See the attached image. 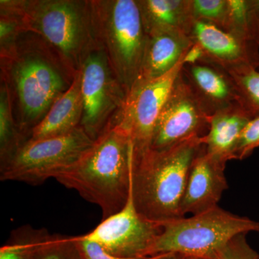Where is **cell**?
I'll use <instances>...</instances> for the list:
<instances>
[{
    "mask_svg": "<svg viewBox=\"0 0 259 259\" xmlns=\"http://www.w3.org/2000/svg\"><path fill=\"white\" fill-rule=\"evenodd\" d=\"M134 153L128 138L110 125L77 161L54 179L99 206L105 220L120 211L128 200Z\"/></svg>",
    "mask_w": 259,
    "mask_h": 259,
    "instance_id": "cell-1",
    "label": "cell"
},
{
    "mask_svg": "<svg viewBox=\"0 0 259 259\" xmlns=\"http://www.w3.org/2000/svg\"><path fill=\"white\" fill-rule=\"evenodd\" d=\"M193 138L165 150L134 153L133 199L146 219L162 223L180 218V206L192 162L204 146Z\"/></svg>",
    "mask_w": 259,
    "mask_h": 259,
    "instance_id": "cell-2",
    "label": "cell"
},
{
    "mask_svg": "<svg viewBox=\"0 0 259 259\" xmlns=\"http://www.w3.org/2000/svg\"><path fill=\"white\" fill-rule=\"evenodd\" d=\"M153 255L178 253L191 258L216 259L232 238L242 233L259 232V222L232 214L216 207L190 218H180L161 224Z\"/></svg>",
    "mask_w": 259,
    "mask_h": 259,
    "instance_id": "cell-3",
    "label": "cell"
},
{
    "mask_svg": "<svg viewBox=\"0 0 259 259\" xmlns=\"http://www.w3.org/2000/svg\"><path fill=\"white\" fill-rule=\"evenodd\" d=\"M94 141L81 127L63 136L29 140L1 166L0 179L40 185L71 166Z\"/></svg>",
    "mask_w": 259,
    "mask_h": 259,
    "instance_id": "cell-4",
    "label": "cell"
},
{
    "mask_svg": "<svg viewBox=\"0 0 259 259\" xmlns=\"http://www.w3.org/2000/svg\"><path fill=\"white\" fill-rule=\"evenodd\" d=\"M184 59L163 76L138 80L126 95L122 113L111 125L128 138L135 153L151 147L155 126L185 65Z\"/></svg>",
    "mask_w": 259,
    "mask_h": 259,
    "instance_id": "cell-5",
    "label": "cell"
},
{
    "mask_svg": "<svg viewBox=\"0 0 259 259\" xmlns=\"http://www.w3.org/2000/svg\"><path fill=\"white\" fill-rule=\"evenodd\" d=\"M108 15L109 47L117 75L127 95L141 74L148 35L138 2H112Z\"/></svg>",
    "mask_w": 259,
    "mask_h": 259,
    "instance_id": "cell-6",
    "label": "cell"
},
{
    "mask_svg": "<svg viewBox=\"0 0 259 259\" xmlns=\"http://www.w3.org/2000/svg\"><path fill=\"white\" fill-rule=\"evenodd\" d=\"M211 117L182 70L158 117L150 148L168 149L187 140L204 137Z\"/></svg>",
    "mask_w": 259,
    "mask_h": 259,
    "instance_id": "cell-7",
    "label": "cell"
},
{
    "mask_svg": "<svg viewBox=\"0 0 259 259\" xmlns=\"http://www.w3.org/2000/svg\"><path fill=\"white\" fill-rule=\"evenodd\" d=\"M161 231V224L146 219L138 212L131 190L123 208L102 220L93 231L82 236L115 256L141 259L152 256L153 245Z\"/></svg>",
    "mask_w": 259,
    "mask_h": 259,
    "instance_id": "cell-8",
    "label": "cell"
},
{
    "mask_svg": "<svg viewBox=\"0 0 259 259\" xmlns=\"http://www.w3.org/2000/svg\"><path fill=\"white\" fill-rule=\"evenodd\" d=\"M194 44L204 51L202 60L227 70L259 66V45L226 31L209 22L195 20L192 35Z\"/></svg>",
    "mask_w": 259,
    "mask_h": 259,
    "instance_id": "cell-9",
    "label": "cell"
},
{
    "mask_svg": "<svg viewBox=\"0 0 259 259\" xmlns=\"http://www.w3.org/2000/svg\"><path fill=\"white\" fill-rule=\"evenodd\" d=\"M15 80L22 108L29 121L42 117L62 95L61 76L40 59H28L19 65Z\"/></svg>",
    "mask_w": 259,
    "mask_h": 259,
    "instance_id": "cell-10",
    "label": "cell"
},
{
    "mask_svg": "<svg viewBox=\"0 0 259 259\" xmlns=\"http://www.w3.org/2000/svg\"><path fill=\"white\" fill-rule=\"evenodd\" d=\"M226 164L209 155L203 146L191 166L180 206L181 217L218 207L223 192L228 188L224 173Z\"/></svg>",
    "mask_w": 259,
    "mask_h": 259,
    "instance_id": "cell-11",
    "label": "cell"
},
{
    "mask_svg": "<svg viewBox=\"0 0 259 259\" xmlns=\"http://www.w3.org/2000/svg\"><path fill=\"white\" fill-rule=\"evenodd\" d=\"M182 74L211 116L239 105L234 83L221 66L202 60L194 64L184 65Z\"/></svg>",
    "mask_w": 259,
    "mask_h": 259,
    "instance_id": "cell-12",
    "label": "cell"
},
{
    "mask_svg": "<svg viewBox=\"0 0 259 259\" xmlns=\"http://www.w3.org/2000/svg\"><path fill=\"white\" fill-rule=\"evenodd\" d=\"M37 21L44 36L65 55H73L78 50L83 39V24L74 3H45L40 8Z\"/></svg>",
    "mask_w": 259,
    "mask_h": 259,
    "instance_id": "cell-13",
    "label": "cell"
},
{
    "mask_svg": "<svg viewBox=\"0 0 259 259\" xmlns=\"http://www.w3.org/2000/svg\"><path fill=\"white\" fill-rule=\"evenodd\" d=\"M106 66L100 56H89L81 73L83 131L95 141L101 135L108 105L109 84Z\"/></svg>",
    "mask_w": 259,
    "mask_h": 259,
    "instance_id": "cell-14",
    "label": "cell"
},
{
    "mask_svg": "<svg viewBox=\"0 0 259 259\" xmlns=\"http://www.w3.org/2000/svg\"><path fill=\"white\" fill-rule=\"evenodd\" d=\"M81 74L75 78L67 91L59 97L35 127L32 129L30 141H37L69 134L77 128L82 118Z\"/></svg>",
    "mask_w": 259,
    "mask_h": 259,
    "instance_id": "cell-15",
    "label": "cell"
},
{
    "mask_svg": "<svg viewBox=\"0 0 259 259\" xmlns=\"http://www.w3.org/2000/svg\"><path fill=\"white\" fill-rule=\"evenodd\" d=\"M194 44L192 37L178 32H159L148 35L138 80L153 79L166 74L185 57Z\"/></svg>",
    "mask_w": 259,
    "mask_h": 259,
    "instance_id": "cell-16",
    "label": "cell"
},
{
    "mask_svg": "<svg viewBox=\"0 0 259 259\" xmlns=\"http://www.w3.org/2000/svg\"><path fill=\"white\" fill-rule=\"evenodd\" d=\"M250 119L239 105L216 112L211 117L208 133L203 138L206 152L225 163L233 160L242 132Z\"/></svg>",
    "mask_w": 259,
    "mask_h": 259,
    "instance_id": "cell-17",
    "label": "cell"
},
{
    "mask_svg": "<svg viewBox=\"0 0 259 259\" xmlns=\"http://www.w3.org/2000/svg\"><path fill=\"white\" fill-rule=\"evenodd\" d=\"M138 3L148 35L174 32L191 37L195 21L192 0H146Z\"/></svg>",
    "mask_w": 259,
    "mask_h": 259,
    "instance_id": "cell-18",
    "label": "cell"
},
{
    "mask_svg": "<svg viewBox=\"0 0 259 259\" xmlns=\"http://www.w3.org/2000/svg\"><path fill=\"white\" fill-rule=\"evenodd\" d=\"M234 83L240 106L250 118L259 116V71L253 66L227 70Z\"/></svg>",
    "mask_w": 259,
    "mask_h": 259,
    "instance_id": "cell-19",
    "label": "cell"
},
{
    "mask_svg": "<svg viewBox=\"0 0 259 259\" xmlns=\"http://www.w3.org/2000/svg\"><path fill=\"white\" fill-rule=\"evenodd\" d=\"M32 259H83L74 237L44 234Z\"/></svg>",
    "mask_w": 259,
    "mask_h": 259,
    "instance_id": "cell-20",
    "label": "cell"
},
{
    "mask_svg": "<svg viewBox=\"0 0 259 259\" xmlns=\"http://www.w3.org/2000/svg\"><path fill=\"white\" fill-rule=\"evenodd\" d=\"M44 230L21 228L13 239L0 248V259H32Z\"/></svg>",
    "mask_w": 259,
    "mask_h": 259,
    "instance_id": "cell-21",
    "label": "cell"
},
{
    "mask_svg": "<svg viewBox=\"0 0 259 259\" xmlns=\"http://www.w3.org/2000/svg\"><path fill=\"white\" fill-rule=\"evenodd\" d=\"M18 136L13 126L10 112L8 94L2 90L0 96V150L1 166L9 161L21 147Z\"/></svg>",
    "mask_w": 259,
    "mask_h": 259,
    "instance_id": "cell-22",
    "label": "cell"
},
{
    "mask_svg": "<svg viewBox=\"0 0 259 259\" xmlns=\"http://www.w3.org/2000/svg\"><path fill=\"white\" fill-rule=\"evenodd\" d=\"M194 20L209 22L222 28L228 10V0H192Z\"/></svg>",
    "mask_w": 259,
    "mask_h": 259,
    "instance_id": "cell-23",
    "label": "cell"
},
{
    "mask_svg": "<svg viewBox=\"0 0 259 259\" xmlns=\"http://www.w3.org/2000/svg\"><path fill=\"white\" fill-rule=\"evenodd\" d=\"M259 147V116L248 121L240 137L233 159L242 160L248 157Z\"/></svg>",
    "mask_w": 259,
    "mask_h": 259,
    "instance_id": "cell-24",
    "label": "cell"
},
{
    "mask_svg": "<svg viewBox=\"0 0 259 259\" xmlns=\"http://www.w3.org/2000/svg\"><path fill=\"white\" fill-rule=\"evenodd\" d=\"M216 259H259V254L247 241L246 233H242L220 250Z\"/></svg>",
    "mask_w": 259,
    "mask_h": 259,
    "instance_id": "cell-25",
    "label": "cell"
},
{
    "mask_svg": "<svg viewBox=\"0 0 259 259\" xmlns=\"http://www.w3.org/2000/svg\"><path fill=\"white\" fill-rule=\"evenodd\" d=\"M76 244L83 259H132L124 258L110 254L104 249L101 245L95 242L90 241L82 236H75ZM148 258L141 259H148Z\"/></svg>",
    "mask_w": 259,
    "mask_h": 259,
    "instance_id": "cell-26",
    "label": "cell"
},
{
    "mask_svg": "<svg viewBox=\"0 0 259 259\" xmlns=\"http://www.w3.org/2000/svg\"><path fill=\"white\" fill-rule=\"evenodd\" d=\"M204 54L202 48L198 44H194L189 49L184 59L185 64H194L204 59Z\"/></svg>",
    "mask_w": 259,
    "mask_h": 259,
    "instance_id": "cell-27",
    "label": "cell"
},
{
    "mask_svg": "<svg viewBox=\"0 0 259 259\" xmlns=\"http://www.w3.org/2000/svg\"><path fill=\"white\" fill-rule=\"evenodd\" d=\"M148 259H192V258L178 253H165L150 256Z\"/></svg>",
    "mask_w": 259,
    "mask_h": 259,
    "instance_id": "cell-28",
    "label": "cell"
},
{
    "mask_svg": "<svg viewBox=\"0 0 259 259\" xmlns=\"http://www.w3.org/2000/svg\"><path fill=\"white\" fill-rule=\"evenodd\" d=\"M192 259H202V258H192Z\"/></svg>",
    "mask_w": 259,
    "mask_h": 259,
    "instance_id": "cell-29",
    "label": "cell"
},
{
    "mask_svg": "<svg viewBox=\"0 0 259 259\" xmlns=\"http://www.w3.org/2000/svg\"><path fill=\"white\" fill-rule=\"evenodd\" d=\"M257 69H258V71H259V66H258V68H257Z\"/></svg>",
    "mask_w": 259,
    "mask_h": 259,
    "instance_id": "cell-30",
    "label": "cell"
}]
</instances>
